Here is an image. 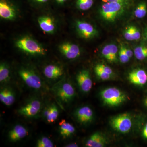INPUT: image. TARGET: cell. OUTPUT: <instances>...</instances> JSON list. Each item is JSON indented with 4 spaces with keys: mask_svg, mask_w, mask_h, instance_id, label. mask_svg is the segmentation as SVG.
<instances>
[{
    "mask_svg": "<svg viewBox=\"0 0 147 147\" xmlns=\"http://www.w3.org/2000/svg\"><path fill=\"white\" fill-rule=\"evenodd\" d=\"M131 4L129 3H104L99 10L100 17L107 22H115L125 14Z\"/></svg>",
    "mask_w": 147,
    "mask_h": 147,
    "instance_id": "cell-1",
    "label": "cell"
},
{
    "mask_svg": "<svg viewBox=\"0 0 147 147\" xmlns=\"http://www.w3.org/2000/svg\"><path fill=\"white\" fill-rule=\"evenodd\" d=\"M103 102L108 106H118L126 100V96L121 91L116 88H108L100 92Z\"/></svg>",
    "mask_w": 147,
    "mask_h": 147,
    "instance_id": "cell-2",
    "label": "cell"
},
{
    "mask_svg": "<svg viewBox=\"0 0 147 147\" xmlns=\"http://www.w3.org/2000/svg\"><path fill=\"white\" fill-rule=\"evenodd\" d=\"M16 47L22 51L31 55H44L45 50L39 43L28 37L18 39L16 42Z\"/></svg>",
    "mask_w": 147,
    "mask_h": 147,
    "instance_id": "cell-3",
    "label": "cell"
},
{
    "mask_svg": "<svg viewBox=\"0 0 147 147\" xmlns=\"http://www.w3.org/2000/svg\"><path fill=\"white\" fill-rule=\"evenodd\" d=\"M53 90L57 97L64 103L70 102L75 95V91L72 85L67 82L58 83Z\"/></svg>",
    "mask_w": 147,
    "mask_h": 147,
    "instance_id": "cell-4",
    "label": "cell"
},
{
    "mask_svg": "<svg viewBox=\"0 0 147 147\" xmlns=\"http://www.w3.org/2000/svg\"><path fill=\"white\" fill-rule=\"evenodd\" d=\"M110 124L116 131L121 133H128L132 126L131 116L127 113L120 114L111 119Z\"/></svg>",
    "mask_w": 147,
    "mask_h": 147,
    "instance_id": "cell-5",
    "label": "cell"
},
{
    "mask_svg": "<svg viewBox=\"0 0 147 147\" xmlns=\"http://www.w3.org/2000/svg\"><path fill=\"white\" fill-rule=\"evenodd\" d=\"M18 74L27 86L34 89H39L42 86V82L39 76L28 69H21Z\"/></svg>",
    "mask_w": 147,
    "mask_h": 147,
    "instance_id": "cell-6",
    "label": "cell"
},
{
    "mask_svg": "<svg viewBox=\"0 0 147 147\" xmlns=\"http://www.w3.org/2000/svg\"><path fill=\"white\" fill-rule=\"evenodd\" d=\"M76 31L79 36L85 39L94 38L98 34L96 29L86 21L78 20L75 23Z\"/></svg>",
    "mask_w": 147,
    "mask_h": 147,
    "instance_id": "cell-7",
    "label": "cell"
},
{
    "mask_svg": "<svg viewBox=\"0 0 147 147\" xmlns=\"http://www.w3.org/2000/svg\"><path fill=\"white\" fill-rule=\"evenodd\" d=\"M41 108L40 101L38 100H34L21 107L18 110V113L21 115L31 117L36 115Z\"/></svg>",
    "mask_w": 147,
    "mask_h": 147,
    "instance_id": "cell-8",
    "label": "cell"
},
{
    "mask_svg": "<svg viewBox=\"0 0 147 147\" xmlns=\"http://www.w3.org/2000/svg\"><path fill=\"white\" fill-rule=\"evenodd\" d=\"M62 54L69 59H74L78 57L81 54L79 46L69 42H65L59 46Z\"/></svg>",
    "mask_w": 147,
    "mask_h": 147,
    "instance_id": "cell-9",
    "label": "cell"
},
{
    "mask_svg": "<svg viewBox=\"0 0 147 147\" xmlns=\"http://www.w3.org/2000/svg\"><path fill=\"white\" fill-rule=\"evenodd\" d=\"M77 84L82 92L87 93L90 91L92 86V82L89 72L86 70L80 71L76 77Z\"/></svg>",
    "mask_w": 147,
    "mask_h": 147,
    "instance_id": "cell-10",
    "label": "cell"
},
{
    "mask_svg": "<svg viewBox=\"0 0 147 147\" xmlns=\"http://www.w3.org/2000/svg\"><path fill=\"white\" fill-rule=\"evenodd\" d=\"M77 120L82 124H87L91 122L94 117V113L91 108L84 106L78 108L75 112Z\"/></svg>",
    "mask_w": 147,
    "mask_h": 147,
    "instance_id": "cell-11",
    "label": "cell"
},
{
    "mask_svg": "<svg viewBox=\"0 0 147 147\" xmlns=\"http://www.w3.org/2000/svg\"><path fill=\"white\" fill-rule=\"evenodd\" d=\"M128 79L131 84L142 86L147 83V73L142 69H136L129 74Z\"/></svg>",
    "mask_w": 147,
    "mask_h": 147,
    "instance_id": "cell-12",
    "label": "cell"
},
{
    "mask_svg": "<svg viewBox=\"0 0 147 147\" xmlns=\"http://www.w3.org/2000/svg\"><path fill=\"white\" fill-rule=\"evenodd\" d=\"M0 16L7 20H14L16 17V11L5 0L0 1Z\"/></svg>",
    "mask_w": 147,
    "mask_h": 147,
    "instance_id": "cell-13",
    "label": "cell"
},
{
    "mask_svg": "<svg viewBox=\"0 0 147 147\" xmlns=\"http://www.w3.org/2000/svg\"><path fill=\"white\" fill-rule=\"evenodd\" d=\"M118 48L115 44H109L102 48L101 54L103 57L110 63H115L118 61Z\"/></svg>",
    "mask_w": 147,
    "mask_h": 147,
    "instance_id": "cell-14",
    "label": "cell"
},
{
    "mask_svg": "<svg viewBox=\"0 0 147 147\" xmlns=\"http://www.w3.org/2000/svg\"><path fill=\"white\" fill-rule=\"evenodd\" d=\"M38 21L40 29L45 33L51 34L55 31L56 26L55 21L50 16H40L38 18Z\"/></svg>",
    "mask_w": 147,
    "mask_h": 147,
    "instance_id": "cell-15",
    "label": "cell"
},
{
    "mask_svg": "<svg viewBox=\"0 0 147 147\" xmlns=\"http://www.w3.org/2000/svg\"><path fill=\"white\" fill-rule=\"evenodd\" d=\"M28 131L21 125H17L9 132L8 137L11 142H16L26 137Z\"/></svg>",
    "mask_w": 147,
    "mask_h": 147,
    "instance_id": "cell-16",
    "label": "cell"
},
{
    "mask_svg": "<svg viewBox=\"0 0 147 147\" xmlns=\"http://www.w3.org/2000/svg\"><path fill=\"white\" fill-rule=\"evenodd\" d=\"M45 77L50 79H55L59 78L63 74L62 68L56 65L50 64L46 66L43 70Z\"/></svg>",
    "mask_w": 147,
    "mask_h": 147,
    "instance_id": "cell-17",
    "label": "cell"
},
{
    "mask_svg": "<svg viewBox=\"0 0 147 147\" xmlns=\"http://www.w3.org/2000/svg\"><path fill=\"white\" fill-rule=\"evenodd\" d=\"M106 144V139L101 133L96 132L92 134L86 142L88 147H103Z\"/></svg>",
    "mask_w": 147,
    "mask_h": 147,
    "instance_id": "cell-18",
    "label": "cell"
},
{
    "mask_svg": "<svg viewBox=\"0 0 147 147\" xmlns=\"http://www.w3.org/2000/svg\"><path fill=\"white\" fill-rule=\"evenodd\" d=\"M0 100L7 106H10L14 103L15 96L14 93L11 89L5 88L0 92Z\"/></svg>",
    "mask_w": 147,
    "mask_h": 147,
    "instance_id": "cell-19",
    "label": "cell"
},
{
    "mask_svg": "<svg viewBox=\"0 0 147 147\" xmlns=\"http://www.w3.org/2000/svg\"><path fill=\"white\" fill-rule=\"evenodd\" d=\"M59 129L61 136L64 138L70 137L75 131L74 126L64 119L62 120L59 123Z\"/></svg>",
    "mask_w": 147,
    "mask_h": 147,
    "instance_id": "cell-20",
    "label": "cell"
},
{
    "mask_svg": "<svg viewBox=\"0 0 147 147\" xmlns=\"http://www.w3.org/2000/svg\"><path fill=\"white\" fill-rule=\"evenodd\" d=\"M45 115L47 122L52 123L55 122L59 115V110L57 105L52 104L46 110Z\"/></svg>",
    "mask_w": 147,
    "mask_h": 147,
    "instance_id": "cell-21",
    "label": "cell"
},
{
    "mask_svg": "<svg viewBox=\"0 0 147 147\" xmlns=\"http://www.w3.org/2000/svg\"><path fill=\"white\" fill-rule=\"evenodd\" d=\"M134 54L137 59L144 60L147 58V46L140 45L137 46L134 49Z\"/></svg>",
    "mask_w": 147,
    "mask_h": 147,
    "instance_id": "cell-22",
    "label": "cell"
},
{
    "mask_svg": "<svg viewBox=\"0 0 147 147\" xmlns=\"http://www.w3.org/2000/svg\"><path fill=\"white\" fill-rule=\"evenodd\" d=\"M147 13V6L144 2H142L138 5L134 11V15L136 18H144Z\"/></svg>",
    "mask_w": 147,
    "mask_h": 147,
    "instance_id": "cell-23",
    "label": "cell"
},
{
    "mask_svg": "<svg viewBox=\"0 0 147 147\" xmlns=\"http://www.w3.org/2000/svg\"><path fill=\"white\" fill-rule=\"evenodd\" d=\"M9 77V69L5 63L0 65V82L1 83L8 81Z\"/></svg>",
    "mask_w": 147,
    "mask_h": 147,
    "instance_id": "cell-24",
    "label": "cell"
},
{
    "mask_svg": "<svg viewBox=\"0 0 147 147\" xmlns=\"http://www.w3.org/2000/svg\"><path fill=\"white\" fill-rule=\"evenodd\" d=\"M93 4V0H77L76 1L77 8L82 11L88 10Z\"/></svg>",
    "mask_w": 147,
    "mask_h": 147,
    "instance_id": "cell-25",
    "label": "cell"
},
{
    "mask_svg": "<svg viewBox=\"0 0 147 147\" xmlns=\"http://www.w3.org/2000/svg\"><path fill=\"white\" fill-rule=\"evenodd\" d=\"M36 146L38 147H53L54 146L53 142L48 137H43L37 141Z\"/></svg>",
    "mask_w": 147,
    "mask_h": 147,
    "instance_id": "cell-26",
    "label": "cell"
},
{
    "mask_svg": "<svg viewBox=\"0 0 147 147\" xmlns=\"http://www.w3.org/2000/svg\"><path fill=\"white\" fill-rule=\"evenodd\" d=\"M118 54L119 59L122 63H127L130 59V58L127 56L125 51L123 44L121 45Z\"/></svg>",
    "mask_w": 147,
    "mask_h": 147,
    "instance_id": "cell-27",
    "label": "cell"
},
{
    "mask_svg": "<svg viewBox=\"0 0 147 147\" xmlns=\"http://www.w3.org/2000/svg\"><path fill=\"white\" fill-rule=\"evenodd\" d=\"M123 36L126 40L133 41V33H132V26H130L125 28L123 32Z\"/></svg>",
    "mask_w": 147,
    "mask_h": 147,
    "instance_id": "cell-28",
    "label": "cell"
},
{
    "mask_svg": "<svg viewBox=\"0 0 147 147\" xmlns=\"http://www.w3.org/2000/svg\"><path fill=\"white\" fill-rule=\"evenodd\" d=\"M94 70L96 75L100 79H102V80H108L111 77V75L105 73L104 71H102V70H100V69H98L96 67H95Z\"/></svg>",
    "mask_w": 147,
    "mask_h": 147,
    "instance_id": "cell-29",
    "label": "cell"
},
{
    "mask_svg": "<svg viewBox=\"0 0 147 147\" xmlns=\"http://www.w3.org/2000/svg\"><path fill=\"white\" fill-rule=\"evenodd\" d=\"M95 67H96V68L102 70V71H104L106 73L110 74V75H113V70L108 66L102 64H99L96 66Z\"/></svg>",
    "mask_w": 147,
    "mask_h": 147,
    "instance_id": "cell-30",
    "label": "cell"
},
{
    "mask_svg": "<svg viewBox=\"0 0 147 147\" xmlns=\"http://www.w3.org/2000/svg\"><path fill=\"white\" fill-rule=\"evenodd\" d=\"M132 33L134 40H137L141 38V33L137 27L132 26Z\"/></svg>",
    "mask_w": 147,
    "mask_h": 147,
    "instance_id": "cell-31",
    "label": "cell"
},
{
    "mask_svg": "<svg viewBox=\"0 0 147 147\" xmlns=\"http://www.w3.org/2000/svg\"><path fill=\"white\" fill-rule=\"evenodd\" d=\"M103 3L117 2L132 3L133 0H102Z\"/></svg>",
    "mask_w": 147,
    "mask_h": 147,
    "instance_id": "cell-32",
    "label": "cell"
},
{
    "mask_svg": "<svg viewBox=\"0 0 147 147\" xmlns=\"http://www.w3.org/2000/svg\"><path fill=\"white\" fill-rule=\"evenodd\" d=\"M124 49L125 51V53L127 55V56L129 58H131L133 56V54H134V52H132V50L128 47H127L126 46L124 45Z\"/></svg>",
    "mask_w": 147,
    "mask_h": 147,
    "instance_id": "cell-33",
    "label": "cell"
},
{
    "mask_svg": "<svg viewBox=\"0 0 147 147\" xmlns=\"http://www.w3.org/2000/svg\"><path fill=\"white\" fill-rule=\"evenodd\" d=\"M142 136L144 139H147V122L143 129Z\"/></svg>",
    "mask_w": 147,
    "mask_h": 147,
    "instance_id": "cell-34",
    "label": "cell"
},
{
    "mask_svg": "<svg viewBox=\"0 0 147 147\" xmlns=\"http://www.w3.org/2000/svg\"><path fill=\"white\" fill-rule=\"evenodd\" d=\"M78 146V145L76 144H70L67 145V146H66V147H76Z\"/></svg>",
    "mask_w": 147,
    "mask_h": 147,
    "instance_id": "cell-35",
    "label": "cell"
},
{
    "mask_svg": "<svg viewBox=\"0 0 147 147\" xmlns=\"http://www.w3.org/2000/svg\"><path fill=\"white\" fill-rule=\"evenodd\" d=\"M34 1L39 3H44L47 2L48 0H34Z\"/></svg>",
    "mask_w": 147,
    "mask_h": 147,
    "instance_id": "cell-36",
    "label": "cell"
},
{
    "mask_svg": "<svg viewBox=\"0 0 147 147\" xmlns=\"http://www.w3.org/2000/svg\"><path fill=\"white\" fill-rule=\"evenodd\" d=\"M144 35L145 37H146V39L147 40V28H146L145 29L144 32Z\"/></svg>",
    "mask_w": 147,
    "mask_h": 147,
    "instance_id": "cell-37",
    "label": "cell"
},
{
    "mask_svg": "<svg viewBox=\"0 0 147 147\" xmlns=\"http://www.w3.org/2000/svg\"><path fill=\"white\" fill-rule=\"evenodd\" d=\"M144 104L147 107V97L144 100Z\"/></svg>",
    "mask_w": 147,
    "mask_h": 147,
    "instance_id": "cell-38",
    "label": "cell"
},
{
    "mask_svg": "<svg viewBox=\"0 0 147 147\" xmlns=\"http://www.w3.org/2000/svg\"><path fill=\"white\" fill-rule=\"evenodd\" d=\"M67 0H61L60 3H63L65 2Z\"/></svg>",
    "mask_w": 147,
    "mask_h": 147,
    "instance_id": "cell-39",
    "label": "cell"
},
{
    "mask_svg": "<svg viewBox=\"0 0 147 147\" xmlns=\"http://www.w3.org/2000/svg\"><path fill=\"white\" fill-rule=\"evenodd\" d=\"M56 1L59 3H60L61 0H56Z\"/></svg>",
    "mask_w": 147,
    "mask_h": 147,
    "instance_id": "cell-40",
    "label": "cell"
}]
</instances>
